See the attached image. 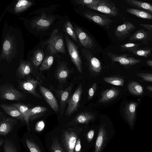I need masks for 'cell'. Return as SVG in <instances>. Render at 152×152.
<instances>
[{
    "label": "cell",
    "mask_w": 152,
    "mask_h": 152,
    "mask_svg": "<svg viewBox=\"0 0 152 152\" xmlns=\"http://www.w3.org/2000/svg\"><path fill=\"white\" fill-rule=\"evenodd\" d=\"M83 130L79 126H57L51 131L57 138L64 152H74L78 137Z\"/></svg>",
    "instance_id": "6da1fadb"
},
{
    "label": "cell",
    "mask_w": 152,
    "mask_h": 152,
    "mask_svg": "<svg viewBox=\"0 0 152 152\" xmlns=\"http://www.w3.org/2000/svg\"><path fill=\"white\" fill-rule=\"evenodd\" d=\"M20 140L28 152H46L39 137L32 132H25Z\"/></svg>",
    "instance_id": "7a4b0ae2"
},
{
    "label": "cell",
    "mask_w": 152,
    "mask_h": 152,
    "mask_svg": "<svg viewBox=\"0 0 152 152\" xmlns=\"http://www.w3.org/2000/svg\"><path fill=\"white\" fill-rule=\"evenodd\" d=\"M62 33H59L57 29H55L51 33L50 38L44 43L47 45L51 54L54 55L58 53H66Z\"/></svg>",
    "instance_id": "3957f363"
},
{
    "label": "cell",
    "mask_w": 152,
    "mask_h": 152,
    "mask_svg": "<svg viewBox=\"0 0 152 152\" xmlns=\"http://www.w3.org/2000/svg\"><path fill=\"white\" fill-rule=\"evenodd\" d=\"M26 95L15 88L12 84L7 83L0 86V99L3 100L20 101L26 99Z\"/></svg>",
    "instance_id": "277c9868"
},
{
    "label": "cell",
    "mask_w": 152,
    "mask_h": 152,
    "mask_svg": "<svg viewBox=\"0 0 152 152\" xmlns=\"http://www.w3.org/2000/svg\"><path fill=\"white\" fill-rule=\"evenodd\" d=\"M81 52L83 58L91 76L96 77L101 73L102 70L101 63L90 50L82 48Z\"/></svg>",
    "instance_id": "5b68a950"
},
{
    "label": "cell",
    "mask_w": 152,
    "mask_h": 152,
    "mask_svg": "<svg viewBox=\"0 0 152 152\" xmlns=\"http://www.w3.org/2000/svg\"><path fill=\"white\" fill-rule=\"evenodd\" d=\"M18 119L7 117L0 112V138L4 139L8 134L18 130L21 127ZM21 122V121H20Z\"/></svg>",
    "instance_id": "8992f818"
},
{
    "label": "cell",
    "mask_w": 152,
    "mask_h": 152,
    "mask_svg": "<svg viewBox=\"0 0 152 152\" xmlns=\"http://www.w3.org/2000/svg\"><path fill=\"white\" fill-rule=\"evenodd\" d=\"M64 38L71 60L78 71L82 73L83 70L82 63L78 46L65 34H64Z\"/></svg>",
    "instance_id": "52a82bcc"
},
{
    "label": "cell",
    "mask_w": 152,
    "mask_h": 152,
    "mask_svg": "<svg viewBox=\"0 0 152 152\" xmlns=\"http://www.w3.org/2000/svg\"><path fill=\"white\" fill-rule=\"evenodd\" d=\"M18 131L11 132L4 138L3 152H22Z\"/></svg>",
    "instance_id": "ba28073f"
},
{
    "label": "cell",
    "mask_w": 152,
    "mask_h": 152,
    "mask_svg": "<svg viewBox=\"0 0 152 152\" xmlns=\"http://www.w3.org/2000/svg\"><path fill=\"white\" fill-rule=\"evenodd\" d=\"M73 87V84L71 83L65 89H60L54 88L50 85V88L53 91L58 99L59 103V112L61 116L64 113L65 107L70 97V95Z\"/></svg>",
    "instance_id": "9c48e42d"
},
{
    "label": "cell",
    "mask_w": 152,
    "mask_h": 152,
    "mask_svg": "<svg viewBox=\"0 0 152 152\" xmlns=\"http://www.w3.org/2000/svg\"><path fill=\"white\" fill-rule=\"evenodd\" d=\"M90 9L115 17L119 15V10L115 3L109 0H102L98 4L86 6Z\"/></svg>",
    "instance_id": "30bf717a"
},
{
    "label": "cell",
    "mask_w": 152,
    "mask_h": 152,
    "mask_svg": "<svg viewBox=\"0 0 152 152\" xmlns=\"http://www.w3.org/2000/svg\"><path fill=\"white\" fill-rule=\"evenodd\" d=\"M82 92V86L80 84L69 99L67 102L68 106L65 111L66 116H71L77 110L79 106Z\"/></svg>",
    "instance_id": "8fae6325"
},
{
    "label": "cell",
    "mask_w": 152,
    "mask_h": 152,
    "mask_svg": "<svg viewBox=\"0 0 152 152\" xmlns=\"http://www.w3.org/2000/svg\"><path fill=\"white\" fill-rule=\"evenodd\" d=\"M107 55L113 62H118L125 67H130L141 62V60L135 58L130 54H118L110 52Z\"/></svg>",
    "instance_id": "7c38bea8"
},
{
    "label": "cell",
    "mask_w": 152,
    "mask_h": 152,
    "mask_svg": "<svg viewBox=\"0 0 152 152\" xmlns=\"http://www.w3.org/2000/svg\"><path fill=\"white\" fill-rule=\"evenodd\" d=\"M18 87L22 91L39 99H42V97L36 90L37 86L40 84V82L38 80L28 77L23 81L18 80Z\"/></svg>",
    "instance_id": "4fadbf2b"
},
{
    "label": "cell",
    "mask_w": 152,
    "mask_h": 152,
    "mask_svg": "<svg viewBox=\"0 0 152 152\" xmlns=\"http://www.w3.org/2000/svg\"><path fill=\"white\" fill-rule=\"evenodd\" d=\"M14 40V38L12 36L8 35L6 36L3 44L0 60L5 59L8 63L11 62L15 50Z\"/></svg>",
    "instance_id": "5bb4252c"
},
{
    "label": "cell",
    "mask_w": 152,
    "mask_h": 152,
    "mask_svg": "<svg viewBox=\"0 0 152 152\" xmlns=\"http://www.w3.org/2000/svg\"><path fill=\"white\" fill-rule=\"evenodd\" d=\"M135 28L136 26L133 23L125 21L122 24L117 27L114 31V35L117 39L123 40L129 37Z\"/></svg>",
    "instance_id": "9a60e30c"
},
{
    "label": "cell",
    "mask_w": 152,
    "mask_h": 152,
    "mask_svg": "<svg viewBox=\"0 0 152 152\" xmlns=\"http://www.w3.org/2000/svg\"><path fill=\"white\" fill-rule=\"evenodd\" d=\"M74 28L77 39L84 48L90 50H94L95 44L92 38L79 26H75Z\"/></svg>",
    "instance_id": "2e32d148"
},
{
    "label": "cell",
    "mask_w": 152,
    "mask_h": 152,
    "mask_svg": "<svg viewBox=\"0 0 152 152\" xmlns=\"http://www.w3.org/2000/svg\"><path fill=\"white\" fill-rule=\"evenodd\" d=\"M44 139L45 148L48 152H64L57 138L51 131L46 133Z\"/></svg>",
    "instance_id": "e0dca14e"
},
{
    "label": "cell",
    "mask_w": 152,
    "mask_h": 152,
    "mask_svg": "<svg viewBox=\"0 0 152 152\" xmlns=\"http://www.w3.org/2000/svg\"><path fill=\"white\" fill-rule=\"evenodd\" d=\"M85 17L96 24L103 26H108L113 22L111 19L104 15L86 10L82 12Z\"/></svg>",
    "instance_id": "ac0fdd59"
},
{
    "label": "cell",
    "mask_w": 152,
    "mask_h": 152,
    "mask_svg": "<svg viewBox=\"0 0 152 152\" xmlns=\"http://www.w3.org/2000/svg\"><path fill=\"white\" fill-rule=\"evenodd\" d=\"M128 40L129 42L140 41L142 44H147L152 40V31L140 29L131 35Z\"/></svg>",
    "instance_id": "d6986e66"
},
{
    "label": "cell",
    "mask_w": 152,
    "mask_h": 152,
    "mask_svg": "<svg viewBox=\"0 0 152 152\" xmlns=\"http://www.w3.org/2000/svg\"><path fill=\"white\" fill-rule=\"evenodd\" d=\"M67 63L64 61L60 62L57 66L55 73L56 78L61 84L66 83L67 79L72 72Z\"/></svg>",
    "instance_id": "ffe728a7"
},
{
    "label": "cell",
    "mask_w": 152,
    "mask_h": 152,
    "mask_svg": "<svg viewBox=\"0 0 152 152\" xmlns=\"http://www.w3.org/2000/svg\"><path fill=\"white\" fill-rule=\"evenodd\" d=\"M39 91L43 97L50 107L56 113L59 111L58 101L54 94L48 88L40 85Z\"/></svg>",
    "instance_id": "44dd1931"
},
{
    "label": "cell",
    "mask_w": 152,
    "mask_h": 152,
    "mask_svg": "<svg viewBox=\"0 0 152 152\" xmlns=\"http://www.w3.org/2000/svg\"><path fill=\"white\" fill-rule=\"evenodd\" d=\"M95 115L94 113L85 112L77 115L70 122L66 125L68 126H75L78 124H87L94 120Z\"/></svg>",
    "instance_id": "7402d4cb"
},
{
    "label": "cell",
    "mask_w": 152,
    "mask_h": 152,
    "mask_svg": "<svg viewBox=\"0 0 152 152\" xmlns=\"http://www.w3.org/2000/svg\"><path fill=\"white\" fill-rule=\"evenodd\" d=\"M137 103L131 102L127 104L124 109L125 117L130 128H134L136 117V111Z\"/></svg>",
    "instance_id": "603a6c76"
},
{
    "label": "cell",
    "mask_w": 152,
    "mask_h": 152,
    "mask_svg": "<svg viewBox=\"0 0 152 152\" xmlns=\"http://www.w3.org/2000/svg\"><path fill=\"white\" fill-rule=\"evenodd\" d=\"M0 106L3 110L12 117L16 118L26 125L24 117L15 106L11 104H1Z\"/></svg>",
    "instance_id": "cb8c5ba5"
},
{
    "label": "cell",
    "mask_w": 152,
    "mask_h": 152,
    "mask_svg": "<svg viewBox=\"0 0 152 152\" xmlns=\"http://www.w3.org/2000/svg\"><path fill=\"white\" fill-rule=\"evenodd\" d=\"M53 21V18L52 17L42 14L40 17L34 20L31 23V25L34 28L37 29H45L51 25Z\"/></svg>",
    "instance_id": "d4e9b609"
},
{
    "label": "cell",
    "mask_w": 152,
    "mask_h": 152,
    "mask_svg": "<svg viewBox=\"0 0 152 152\" xmlns=\"http://www.w3.org/2000/svg\"><path fill=\"white\" fill-rule=\"evenodd\" d=\"M105 126L102 124L99 129L95 145L94 152H101L103 148L107 139V132Z\"/></svg>",
    "instance_id": "484cf974"
},
{
    "label": "cell",
    "mask_w": 152,
    "mask_h": 152,
    "mask_svg": "<svg viewBox=\"0 0 152 152\" xmlns=\"http://www.w3.org/2000/svg\"><path fill=\"white\" fill-rule=\"evenodd\" d=\"M32 71V68L30 62L21 61L16 70V74L18 78L23 79L28 77L31 73Z\"/></svg>",
    "instance_id": "4316f807"
},
{
    "label": "cell",
    "mask_w": 152,
    "mask_h": 152,
    "mask_svg": "<svg viewBox=\"0 0 152 152\" xmlns=\"http://www.w3.org/2000/svg\"><path fill=\"white\" fill-rule=\"evenodd\" d=\"M120 92V90L114 87L107 89L102 93L99 102L102 103L108 102L117 97Z\"/></svg>",
    "instance_id": "83f0119b"
},
{
    "label": "cell",
    "mask_w": 152,
    "mask_h": 152,
    "mask_svg": "<svg viewBox=\"0 0 152 152\" xmlns=\"http://www.w3.org/2000/svg\"><path fill=\"white\" fill-rule=\"evenodd\" d=\"M12 104L17 108L23 115L26 122L28 131L30 132L29 116L31 108L29 105L22 102L14 103Z\"/></svg>",
    "instance_id": "f1b7e54d"
},
{
    "label": "cell",
    "mask_w": 152,
    "mask_h": 152,
    "mask_svg": "<svg viewBox=\"0 0 152 152\" xmlns=\"http://www.w3.org/2000/svg\"><path fill=\"white\" fill-rule=\"evenodd\" d=\"M125 3L134 7L140 8L152 14V4L137 0H125Z\"/></svg>",
    "instance_id": "f546056e"
},
{
    "label": "cell",
    "mask_w": 152,
    "mask_h": 152,
    "mask_svg": "<svg viewBox=\"0 0 152 152\" xmlns=\"http://www.w3.org/2000/svg\"><path fill=\"white\" fill-rule=\"evenodd\" d=\"M48 110L46 107L43 106H38L31 108L29 116V121H33L42 117Z\"/></svg>",
    "instance_id": "4dcf8cb0"
},
{
    "label": "cell",
    "mask_w": 152,
    "mask_h": 152,
    "mask_svg": "<svg viewBox=\"0 0 152 152\" xmlns=\"http://www.w3.org/2000/svg\"><path fill=\"white\" fill-rule=\"evenodd\" d=\"M126 11L138 17L147 20H152V14L145 10L132 8H127Z\"/></svg>",
    "instance_id": "1f68e13d"
},
{
    "label": "cell",
    "mask_w": 152,
    "mask_h": 152,
    "mask_svg": "<svg viewBox=\"0 0 152 152\" xmlns=\"http://www.w3.org/2000/svg\"><path fill=\"white\" fill-rule=\"evenodd\" d=\"M129 92L131 94L137 96H140L143 93V88L142 85L136 81L129 83L127 86Z\"/></svg>",
    "instance_id": "d6a6232c"
},
{
    "label": "cell",
    "mask_w": 152,
    "mask_h": 152,
    "mask_svg": "<svg viewBox=\"0 0 152 152\" xmlns=\"http://www.w3.org/2000/svg\"><path fill=\"white\" fill-rule=\"evenodd\" d=\"M152 51V48H140L139 47L132 50L130 53L136 56L147 58L151 56Z\"/></svg>",
    "instance_id": "836d02e7"
},
{
    "label": "cell",
    "mask_w": 152,
    "mask_h": 152,
    "mask_svg": "<svg viewBox=\"0 0 152 152\" xmlns=\"http://www.w3.org/2000/svg\"><path fill=\"white\" fill-rule=\"evenodd\" d=\"M32 3L29 1L27 0H20L15 4L14 10L16 13L22 12L31 6Z\"/></svg>",
    "instance_id": "e575fe53"
},
{
    "label": "cell",
    "mask_w": 152,
    "mask_h": 152,
    "mask_svg": "<svg viewBox=\"0 0 152 152\" xmlns=\"http://www.w3.org/2000/svg\"><path fill=\"white\" fill-rule=\"evenodd\" d=\"M64 31L75 42H77V38L74 28L70 22L67 21L64 26Z\"/></svg>",
    "instance_id": "d590c367"
},
{
    "label": "cell",
    "mask_w": 152,
    "mask_h": 152,
    "mask_svg": "<svg viewBox=\"0 0 152 152\" xmlns=\"http://www.w3.org/2000/svg\"><path fill=\"white\" fill-rule=\"evenodd\" d=\"M44 54L43 51L40 50H38L34 53L32 58V63L34 65L38 67L42 64L43 60Z\"/></svg>",
    "instance_id": "8d00e7d4"
},
{
    "label": "cell",
    "mask_w": 152,
    "mask_h": 152,
    "mask_svg": "<svg viewBox=\"0 0 152 152\" xmlns=\"http://www.w3.org/2000/svg\"><path fill=\"white\" fill-rule=\"evenodd\" d=\"M54 61V58L52 56H46L43 60L39 67L40 72L48 70L52 66Z\"/></svg>",
    "instance_id": "74e56055"
},
{
    "label": "cell",
    "mask_w": 152,
    "mask_h": 152,
    "mask_svg": "<svg viewBox=\"0 0 152 152\" xmlns=\"http://www.w3.org/2000/svg\"><path fill=\"white\" fill-rule=\"evenodd\" d=\"M104 80L109 84L116 86H122L124 85V80L123 78L115 77H105Z\"/></svg>",
    "instance_id": "f35d334b"
},
{
    "label": "cell",
    "mask_w": 152,
    "mask_h": 152,
    "mask_svg": "<svg viewBox=\"0 0 152 152\" xmlns=\"http://www.w3.org/2000/svg\"><path fill=\"white\" fill-rule=\"evenodd\" d=\"M141 44L139 43L129 42L121 45L120 46V50L121 51H128L129 53L132 50L139 48Z\"/></svg>",
    "instance_id": "ab89813d"
},
{
    "label": "cell",
    "mask_w": 152,
    "mask_h": 152,
    "mask_svg": "<svg viewBox=\"0 0 152 152\" xmlns=\"http://www.w3.org/2000/svg\"><path fill=\"white\" fill-rule=\"evenodd\" d=\"M102 0H76L75 3L82 6H90L96 5Z\"/></svg>",
    "instance_id": "60d3db41"
},
{
    "label": "cell",
    "mask_w": 152,
    "mask_h": 152,
    "mask_svg": "<svg viewBox=\"0 0 152 152\" xmlns=\"http://www.w3.org/2000/svg\"><path fill=\"white\" fill-rule=\"evenodd\" d=\"M136 75L144 81L152 82V73L140 72Z\"/></svg>",
    "instance_id": "b9f144b4"
},
{
    "label": "cell",
    "mask_w": 152,
    "mask_h": 152,
    "mask_svg": "<svg viewBox=\"0 0 152 152\" xmlns=\"http://www.w3.org/2000/svg\"><path fill=\"white\" fill-rule=\"evenodd\" d=\"M97 88L96 83H94L88 91V100H91L93 97L96 90Z\"/></svg>",
    "instance_id": "7bdbcfd3"
},
{
    "label": "cell",
    "mask_w": 152,
    "mask_h": 152,
    "mask_svg": "<svg viewBox=\"0 0 152 152\" xmlns=\"http://www.w3.org/2000/svg\"><path fill=\"white\" fill-rule=\"evenodd\" d=\"M94 134V131L91 130L89 131L86 135V139L89 143H90L93 140Z\"/></svg>",
    "instance_id": "ee69618b"
},
{
    "label": "cell",
    "mask_w": 152,
    "mask_h": 152,
    "mask_svg": "<svg viewBox=\"0 0 152 152\" xmlns=\"http://www.w3.org/2000/svg\"><path fill=\"white\" fill-rule=\"evenodd\" d=\"M81 149L80 140V138H78L76 143L75 148V152H80Z\"/></svg>",
    "instance_id": "f6af8a7d"
},
{
    "label": "cell",
    "mask_w": 152,
    "mask_h": 152,
    "mask_svg": "<svg viewBox=\"0 0 152 152\" xmlns=\"http://www.w3.org/2000/svg\"><path fill=\"white\" fill-rule=\"evenodd\" d=\"M139 25L148 30L152 31V24L140 23Z\"/></svg>",
    "instance_id": "bcb514c9"
},
{
    "label": "cell",
    "mask_w": 152,
    "mask_h": 152,
    "mask_svg": "<svg viewBox=\"0 0 152 152\" xmlns=\"http://www.w3.org/2000/svg\"><path fill=\"white\" fill-rule=\"evenodd\" d=\"M147 64L152 67V59H148L146 61Z\"/></svg>",
    "instance_id": "7dc6e473"
},
{
    "label": "cell",
    "mask_w": 152,
    "mask_h": 152,
    "mask_svg": "<svg viewBox=\"0 0 152 152\" xmlns=\"http://www.w3.org/2000/svg\"><path fill=\"white\" fill-rule=\"evenodd\" d=\"M146 88L147 90L152 92V86H147Z\"/></svg>",
    "instance_id": "c3c4849f"
}]
</instances>
